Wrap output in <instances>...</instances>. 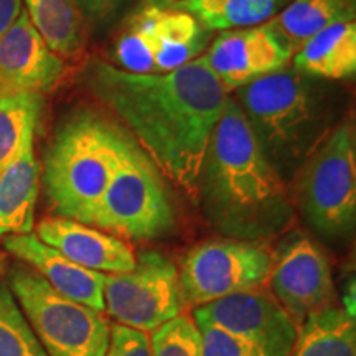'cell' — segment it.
Returning a JSON list of instances; mask_svg holds the SVG:
<instances>
[{
    "instance_id": "cell-19",
    "label": "cell",
    "mask_w": 356,
    "mask_h": 356,
    "mask_svg": "<svg viewBox=\"0 0 356 356\" xmlns=\"http://www.w3.org/2000/svg\"><path fill=\"white\" fill-rule=\"evenodd\" d=\"M25 12L44 43L61 58H74L84 44V17L76 0H24Z\"/></svg>"
},
{
    "instance_id": "cell-10",
    "label": "cell",
    "mask_w": 356,
    "mask_h": 356,
    "mask_svg": "<svg viewBox=\"0 0 356 356\" xmlns=\"http://www.w3.org/2000/svg\"><path fill=\"white\" fill-rule=\"evenodd\" d=\"M269 279L274 299L297 327L335 300L330 261L314 239L302 233L289 234L279 244Z\"/></svg>"
},
{
    "instance_id": "cell-31",
    "label": "cell",
    "mask_w": 356,
    "mask_h": 356,
    "mask_svg": "<svg viewBox=\"0 0 356 356\" xmlns=\"http://www.w3.org/2000/svg\"><path fill=\"white\" fill-rule=\"evenodd\" d=\"M24 10V0H0V38L15 24Z\"/></svg>"
},
{
    "instance_id": "cell-15",
    "label": "cell",
    "mask_w": 356,
    "mask_h": 356,
    "mask_svg": "<svg viewBox=\"0 0 356 356\" xmlns=\"http://www.w3.org/2000/svg\"><path fill=\"white\" fill-rule=\"evenodd\" d=\"M3 248L17 259L29 264L30 269L42 275L61 296L97 312L106 310V274L74 264L32 233L7 236L3 238Z\"/></svg>"
},
{
    "instance_id": "cell-2",
    "label": "cell",
    "mask_w": 356,
    "mask_h": 356,
    "mask_svg": "<svg viewBox=\"0 0 356 356\" xmlns=\"http://www.w3.org/2000/svg\"><path fill=\"white\" fill-rule=\"evenodd\" d=\"M198 191L208 220L233 239L259 241L282 231L292 218L286 181L231 97L211 134Z\"/></svg>"
},
{
    "instance_id": "cell-11",
    "label": "cell",
    "mask_w": 356,
    "mask_h": 356,
    "mask_svg": "<svg viewBox=\"0 0 356 356\" xmlns=\"http://www.w3.org/2000/svg\"><path fill=\"white\" fill-rule=\"evenodd\" d=\"M296 47L273 20L251 29L226 30L213 40L203 58L226 91L286 70Z\"/></svg>"
},
{
    "instance_id": "cell-7",
    "label": "cell",
    "mask_w": 356,
    "mask_h": 356,
    "mask_svg": "<svg viewBox=\"0 0 356 356\" xmlns=\"http://www.w3.org/2000/svg\"><path fill=\"white\" fill-rule=\"evenodd\" d=\"M299 204L317 233L337 239L356 222V142L350 122L333 127L299 173Z\"/></svg>"
},
{
    "instance_id": "cell-28",
    "label": "cell",
    "mask_w": 356,
    "mask_h": 356,
    "mask_svg": "<svg viewBox=\"0 0 356 356\" xmlns=\"http://www.w3.org/2000/svg\"><path fill=\"white\" fill-rule=\"evenodd\" d=\"M104 356H154L150 335L137 328L114 323Z\"/></svg>"
},
{
    "instance_id": "cell-16",
    "label": "cell",
    "mask_w": 356,
    "mask_h": 356,
    "mask_svg": "<svg viewBox=\"0 0 356 356\" xmlns=\"http://www.w3.org/2000/svg\"><path fill=\"white\" fill-rule=\"evenodd\" d=\"M293 70L310 79L343 81L356 74V24L340 22L312 35L292 56Z\"/></svg>"
},
{
    "instance_id": "cell-21",
    "label": "cell",
    "mask_w": 356,
    "mask_h": 356,
    "mask_svg": "<svg viewBox=\"0 0 356 356\" xmlns=\"http://www.w3.org/2000/svg\"><path fill=\"white\" fill-rule=\"evenodd\" d=\"M43 109L44 101L40 95H0V175L33 147Z\"/></svg>"
},
{
    "instance_id": "cell-12",
    "label": "cell",
    "mask_w": 356,
    "mask_h": 356,
    "mask_svg": "<svg viewBox=\"0 0 356 356\" xmlns=\"http://www.w3.org/2000/svg\"><path fill=\"white\" fill-rule=\"evenodd\" d=\"M195 322H207L254 345L266 356H291L299 327L270 293L238 292L197 307Z\"/></svg>"
},
{
    "instance_id": "cell-23",
    "label": "cell",
    "mask_w": 356,
    "mask_h": 356,
    "mask_svg": "<svg viewBox=\"0 0 356 356\" xmlns=\"http://www.w3.org/2000/svg\"><path fill=\"white\" fill-rule=\"evenodd\" d=\"M118 68L134 74H157L150 7L142 3L127 20L114 50Z\"/></svg>"
},
{
    "instance_id": "cell-20",
    "label": "cell",
    "mask_w": 356,
    "mask_h": 356,
    "mask_svg": "<svg viewBox=\"0 0 356 356\" xmlns=\"http://www.w3.org/2000/svg\"><path fill=\"white\" fill-rule=\"evenodd\" d=\"M291 356H356L355 320L337 305L309 315Z\"/></svg>"
},
{
    "instance_id": "cell-17",
    "label": "cell",
    "mask_w": 356,
    "mask_h": 356,
    "mask_svg": "<svg viewBox=\"0 0 356 356\" xmlns=\"http://www.w3.org/2000/svg\"><path fill=\"white\" fill-rule=\"evenodd\" d=\"M40 185L42 165L30 147L0 175V239L32 233Z\"/></svg>"
},
{
    "instance_id": "cell-27",
    "label": "cell",
    "mask_w": 356,
    "mask_h": 356,
    "mask_svg": "<svg viewBox=\"0 0 356 356\" xmlns=\"http://www.w3.org/2000/svg\"><path fill=\"white\" fill-rule=\"evenodd\" d=\"M197 323L202 335L203 356H266L254 345L207 322Z\"/></svg>"
},
{
    "instance_id": "cell-9",
    "label": "cell",
    "mask_w": 356,
    "mask_h": 356,
    "mask_svg": "<svg viewBox=\"0 0 356 356\" xmlns=\"http://www.w3.org/2000/svg\"><path fill=\"white\" fill-rule=\"evenodd\" d=\"M104 305L118 323L154 332L185 309L177 266L157 251L136 256L127 273L106 274Z\"/></svg>"
},
{
    "instance_id": "cell-1",
    "label": "cell",
    "mask_w": 356,
    "mask_h": 356,
    "mask_svg": "<svg viewBox=\"0 0 356 356\" xmlns=\"http://www.w3.org/2000/svg\"><path fill=\"white\" fill-rule=\"evenodd\" d=\"M84 78L89 91L126 124L159 172L197 193L211 134L229 97L203 55L160 74H134L92 60Z\"/></svg>"
},
{
    "instance_id": "cell-26",
    "label": "cell",
    "mask_w": 356,
    "mask_h": 356,
    "mask_svg": "<svg viewBox=\"0 0 356 356\" xmlns=\"http://www.w3.org/2000/svg\"><path fill=\"white\" fill-rule=\"evenodd\" d=\"M150 345L154 356H203L197 323L184 314L154 330Z\"/></svg>"
},
{
    "instance_id": "cell-22",
    "label": "cell",
    "mask_w": 356,
    "mask_h": 356,
    "mask_svg": "<svg viewBox=\"0 0 356 356\" xmlns=\"http://www.w3.org/2000/svg\"><path fill=\"white\" fill-rule=\"evenodd\" d=\"M356 0H292L273 22L300 47L312 35L340 22H355Z\"/></svg>"
},
{
    "instance_id": "cell-14",
    "label": "cell",
    "mask_w": 356,
    "mask_h": 356,
    "mask_svg": "<svg viewBox=\"0 0 356 356\" xmlns=\"http://www.w3.org/2000/svg\"><path fill=\"white\" fill-rule=\"evenodd\" d=\"M35 236L74 264L96 273H127L136 266V254L129 244L83 222L60 216L44 218L37 225Z\"/></svg>"
},
{
    "instance_id": "cell-29",
    "label": "cell",
    "mask_w": 356,
    "mask_h": 356,
    "mask_svg": "<svg viewBox=\"0 0 356 356\" xmlns=\"http://www.w3.org/2000/svg\"><path fill=\"white\" fill-rule=\"evenodd\" d=\"M221 2L222 0H144V3H149V6L190 13L197 20L215 10Z\"/></svg>"
},
{
    "instance_id": "cell-30",
    "label": "cell",
    "mask_w": 356,
    "mask_h": 356,
    "mask_svg": "<svg viewBox=\"0 0 356 356\" xmlns=\"http://www.w3.org/2000/svg\"><path fill=\"white\" fill-rule=\"evenodd\" d=\"M124 0H76L79 10H81L84 19L101 20L113 13Z\"/></svg>"
},
{
    "instance_id": "cell-3",
    "label": "cell",
    "mask_w": 356,
    "mask_h": 356,
    "mask_svg": "<svg viewBox=\"0 0 356 356\" xmlns=\"http://www.w3.org/2000/svg\"><path fill=\"white\" fill-rule=\"evenodd\" d=\"M234 101L261 150L286 184L333 129L317 79L289 66L236 89Z\"/></svg>"
},
{
    "instance_id": "cell-6",
    "label": "cell",
    "mask_w": 356,
    "mask_h": 356,
    "mask_svg": "<svg viewBox=\"0 0 356 356\" xmlns=\"http://www.w3.org/2000/svg\"><path fill=\"white\" fill-rule=\"evenodd\" d=\"M7 287L48 356L106 355L111 323L102 312L61 296L26 266L12 267Z\"/></svg>"
},
{
    "instance_id": "cell-25",
    "label": "cell",
    "mask_w": 356,
    "mask_h": 356,
    "mask_svg": "<svg viewBox=\"0 0 356 356\" xmlns=\"http://www.w3.org/2000/svg\"><path fill=\"white\" fill-rule=\"evenodd\" d=\"M0 356H48L7 284L0 286Z\"/></svg>"
},
{
    "instance_id": "cell-13",
    "label": "cell",
    "mask_w": 356,
    "mask_h": 356,
    "mask_svg": "<svg viewBox=\"0 0 356 356\" xmlns=\"http://www.w3.org/2000/svg\"><path fill=\"white\" fill-rule=\"evenodd\" d=\"M65 60L44 43L26 15L20 12L0 38V95H47L60 84Z\"/></svg>"
},
{
    "instance_id": "cell-32",
    "label": "cell",
    "mask_w": 356,
    "mask_h": 356,
    "mask_svg": "<svg viewBox=\"0 0 356 356\" xmlns=\"http://www.w3.org/2000/svg\"><path fill=\"white\" fill-rule=\"evenodd\" d=\"M355 280L351 279V282L348 284V286H346V289H345V307H343V310H345V314L348 315V317H351L355 320V307H356V304H355Z\"/></svg>"
},
{
    "instance_id": "cell-5",
    "label": "cell",
    "mask_w": 356,
    "mask_h": 356,
    "mask_svg": "<svg viewBox=\"0 0 356 356\" xmlns=\"http://www.w3.org/2000/svg\"><path fill=\"white\" fill-rule=\"evenodd\" d=\"M173 226L175 211L163 175L121 127L118 163L97 207L95 228L131 239H155Z\"/></svg>"
},
{
    "instance_id": "cell-33",
    "label": "cell",
    "mask_w": 356,
    "mask_h": 356,
    "mask_svg": "<svg viewBox=\"0 0 356 356\" xmlns=\"http://www.w3.org/2000/svg\"><path fill=\"white\" fill-rule=\"evenodd\" d=\"M0 274H2V266H0Z\"/></svg>"
},
{
    "instance_id": "cell-4",
    "label": "cell",
    "mask_w": 356,
    "mask_h": 356,
    "mask_svg": "<svg viewBox=\"0 0 356 356\" xmlns=\"http://www.w3.org/2000/svg\"><path fill=\"white\" fill-rule=\"evenodd\" d=\"M119 131L121 126L88 109L58 127L43 159V185L56 216L95 226L118 163Z\"/></svg>"
},
{
    "instance_id": "cell-24",
    "label": "cell",
    "mask_w": 356,
    "mask_h": 356,
    "mask_svg": "<svg viewBox=\"0 0 356 356\" xmlns=\"http://www.w3.org/2000/svg\"><path fill=\"white\" fill-rule=\"evenodd\" d=\"M292 0H222L215 10L198 19L208 32L251 29L273 20Z\"/></svg>"
},
{
    "instance_id": "cell-18",
    "label": "cell",
    "mask_w": 356,
    "mask_h": 356,
    "mask_svg": "<svg viewBox=\"0 0 356 356\" xmlns=\"http://www.w3.org/2000/svg\"><path fill=\"white\" fill-rule=\"evenodd\" d=\"M149 7L157 74L170 73L203 55L208 48L210 32L193 15L155 6Z\"/></svg>"
},
{
    "instance_id": "cell-8",
    "label": "cell",
    "mask_w": 356,
    "mask_h": 356,
    "mask_svg": "<svg viewBox=\"0 0 356 356\" xmlns=\"http://www.w3.org/2000/svg\"><path fill=\"white\" fill-rule=\"evenodd\" d=\"M270 266L273 252L257 241L229 238L198 244L178 270L185 304L202 307L259 289L269 280Z\"/></svg>"
}]
</instances>
